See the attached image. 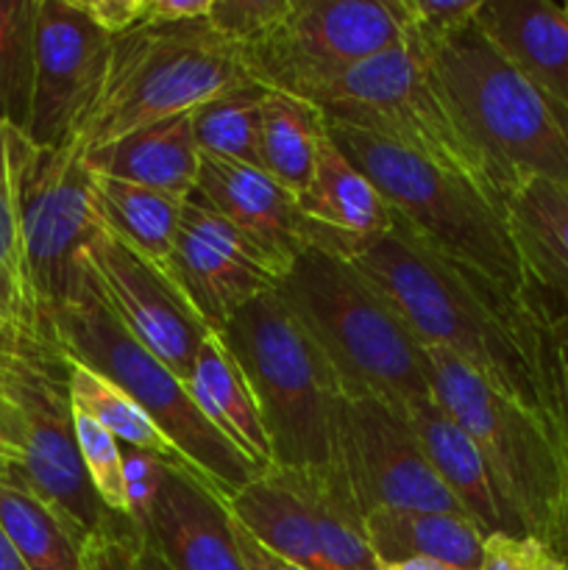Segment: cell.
<instances>
[{"label":"cell","mask_w":568,"mask_h":570,"mask_svg":"<svg viewBox=\"0 0 568 570\" xmlns=\"http://www.w3.org/2000/svg\"><path fill=\"white\" fill-rule=\"evenodd\" d=\"M217 337L254 393L273 468L315 471L337 465L345 393L276 287L245 304Z\"/></svg>","instance_id":"cell-6"},{"label":"cell","mask_w":568,"mask_h":570,"mask_svg":"<svg viewBox=\"0 0 568 570\" xmlns=\"http://www.w3.org/2000/svg\"><path fill=\"white\" fill-rule=\"evenodd\" d=\"M0 570H28L22 566L20 557H17L14 546H11L9 538H6L3 527H0Z\"/></svg>","instance_id":"cell-46"},{"label":"cell","mask_w":568,"mask_h":570,"mask_svg":"<svg viewBox=\"0 0 568 570\" xmlns=\"http://www.w3.org/2000/svg\"><path fill=\"white\" fill-rule=\"evenodd\" d=\"M84 165L95 176L120 178L139 187L189 198L198 181L200 148L195 142L193 111L154 126L137 128L120 139L84 154Z\"/></svg>","instance_id":"cell-22"},{"label":"cell","mask_w":568,"mask_h":570,"mask_svg":"<svg viewBox=\"0 0 568 570\" xmlns=\"http://www.w3.org/2000/svg\"><path fill=\"white\" fill-rule=\"evenodd\" d=\"M349 399H371L399 415L432 399L427 351L379 289L334 248H310L276 282Z\"/></svg>","instance_id":"cell-2"},{"label":"cell","mask_w":568,"mask_h":570,"mask_svg":"<svg viewBox=\"0 0 568 570\" xmlns=\"http://www.w3.org/2000/svg\"><path fill=\"white\" fill-rule=\"evenodd\" d=\"M137 523L173 570H248L226 499L178 462H167L159 490Z\"/></svg>","instance_id":"cell-18"},{"label":"cell","mask_w":568,"mask_h":570,"mask_svg":"<svg viewBox=\"0 0 568 570\" xmlns=\"http://www.w3.org/2000/svg\"><path fill=\"white\" fill-rule=\"evenodd\" d=\"M337 465L362 512H449L466 515L418 445L404 415L371 399L345 395Z\"/></svg>","instance_id":"cell-13"},{"label":"cell","mask_w":568,"mask_h":570,"mask_svg":"<svg viewBox=\"0 0 568 570\" xmlns=\"http://www.w3.org/2000/svg\"><path fill=\"white\" fill-rule=\"evenodd\" d=\"M3 134H6V126H0V148H3Z\"/></svg>","instance_id":"cell-48"},{"label":"cell","mask_w":568,"mask_h":570,"mask_svg":"<svg viewBox=\"0 0 568 570\" xmlns=\"http://www.w3.org/2000/svg\"><path fill=\"white\" fill-rule=\"evenodd\" d=\"M343 254L423 348L457 356L543 417L538 340L543 306L445 259L401 223L373 237L337 234Z\"/></svg>","instance_id":"cell-1"},{"label":"cell","mask_w":568,"mask_h":570,"mask_svg":"<svg viewBox=\"0 0 568 570\" xmlns=\"http://www.w3.org/2000/svg\"><path fill=\"white\" fill-rule=\"evenodd\" d=\"M382 570H462L449 566V562L432 560V557H407V560L382 562Z\"/></svg>","instance_id":"cell-44"},{"label":"cell","mask_w":568,"mask_h":570,"mask_svg":"<svg viewBox=\"0 0 568 570\" xmlns=\"http://www.w3.org/2000/svg\"><path fill=\"white\" fill-rule=\"evenodd\" d=\"M234 521L282 560L304 570H329L317 549L304 495L284 468H267L226 501Z\"/></svg>","instance_id":"cell-24"},{"label":"cell","mask_w":568,"mask_h":570,"mask_svg":"<svg viewBox=\"0 0 568 570\" xmlns=\"http://www.w3.org/2000/svg\"><path fill=\"white\" fill-rule=\"evenodd\" d=\"M50 332L67 360L100 373L137 401L176 445L189 471L204 479L217 495L228 501L251 479L259 476V468L200 415L187 384L115 321L95 293L87 265L76 293L50 317Z\"/></svg>","instance_id":"cell-7"},{"label":"cell","mask_w":568,"mask_h":570,"mask_svg":"<svg viewBox=\"0 0 568 570\" xmlns=\"http://www.w3.org/2000/svg\"><path fill=\"white\" fill-rule=\"evenodd\" d=\"M267 87L237 83L193 111L195 142L200 154L259 167V120Z\"/></svg>","instance_id":"cell-33"},{"label":"cell","mask_w":568,"mask_h":570,"mask_svg":"<svg viewBox=\"0 0 568 570\" xmlns=\"http://www.w3.org/2000/svg\"><path fill=\"white\" fill-rule=\"evenodd\" d=\"M39 0H0V126L26 134Z\"/></svg>","instance_id":"cell-34"},{"label":"cell","mask_w":568,"mask_h":570,"mask_svg":"<svg viewBox=\"0 0 568 570\" xmlns=\"http://www.w3.org/2000/svg\"><path fill=\"white\" fill-rule=\"evenodd\" d=\"M473 22L493 48L568 106V11L551 0H482Z\"/></svg>","instance_id":"cell-21"},{"label":"cell","mask_w":568,"mask_h":570,"mask_svg":"<svg viewBox=\"0 0 568 570\" xmlns=\"http://www.w3.org/2000/svg\"><path fill=\"white\" fill-rule=\"evenodd\" d=\"M6 159L28 273L45 321L50 323L53 312L81 284L84 256L104 228L95 200V176L76 145L37 148L14 128H6Z\"/></svg>","instance_id":"cell-11"},{"label":"cell","mask_w":568,"mask_h":570,"mask_svg":"<svg viewBox=\"0 0 568 570\" xmlns=\"http://www.w3.org/2000/svg\"><path fill=\"white\" fill-rule=\"evenodd\" d=\"M501 200L532 298L543 309H568V184L532 178Z\"/></svg>","instance_id":"cell-20"},{"label":"cell","mask_w":568,"mask_h":570,"mask_svg":"<svg viewBox=\"0 0 568 570\" xmlns=\"http://www.w3.org/2000/svg\"><path fill=\"white\" fill-rule=\"evenodd\" d=\"M193 200L232 223L265 259L273 278H284L293 262L310 248H334L337 232L317 226L293 193L259 167L200 154Z\"/></svg>","instance_id":"cell-17"},{"label":"cell","mask_w":568,"mask_h":570,"mask_svg":"<svg viewBox=\"0 0 568 570\" xmlns=\"http://www.w3.org/2000/svg\"><path fill=\"white\" fill-rule=\"evenodd\" d=\"M245 81L254 78L239 48L212 31L206 20L139 26L111 39L104 89L67 145L87 154L137 128L195 111Z\"/></svg>","instance_id":"cell-8"},{"label":"cell","mask_w":568,"mask_h":570,"mask_svg":"<svg viewBox=\"0 0 568 570\" xmlns=\"http://www.w3.org/2000/svg\"><path fill=\"white\" fill-rule=\"evenodd\" d=\"M290 6L293 0H212L206 22L226 42L245 48L267 37L290 14Z\"/></svg>","instance_id":"cell-38"},{"label":"cell","mask_w":568,"mask_h":570,"mask_svg":"<svg viewBox=\"0 0 568 570\" xmlns=\"http://www.w3.org/2000/svg\"><path fill=\"white\" fill-rule=\"evenodd\" d=\"M477 570H568L562 557L532 534H484Z\"/></svg>","instance_id":"cell-39"},{"label":"cell","mask_w":568,"mask_h":570,"mask_svg":"<svg viewBox=\"0 0 568 570\" xmlns=\"http://www.w3.org/2000/svg\"><path fill=\"white\" fill-rule=\"evenodd\" d=\"M407 17V42L432 59L434 50L471 26L482 0H401Z\"/></svg>","instance_id":"cell-37"},{"label":"cell","mask_w":568,"mask_h":570,"mask_svg":"<svg viewBox=\"0 0 568 570\" xmlns=\"http://www.w3.org/2000/svg\"><path fill=\"white\" fill-rule=\"evenodd\" d=\"M404 42L401 0H293L290 14L239 53L256 83L310 98L351 67Z\"/></svg>","instance_id":"cell-12"},{"label":"cell","mask_w":568,"mask_h":570,"mask_svg":"<svg viewBox=\"0 0 568 570\" xmlns=\"http://www.w3.org/2000/svg\"><path fill=\"white\" fill-rule=\"evenodd\" d=\"M407 423L415 432L418 445L429 460L440 482L460 501L466 515L482 529L507 534H527L521 521L512 515L499 484L490 476L484 456L479 454L471 434L443 410L434 399L421 401L407 412Z\"/></svg>","instance_id":"cell-19"},{"label":"cell","mask_w":568,"mask_h":570,"mask_svg":"<svg viewBox=\"0 0 568 570\" xmlns=\"http://www.w3.org/2000/svg\"><path fill=\"white\" fill-rule=\"evenodd\" d=\"M70 399L72 410L84 412L109 434H115L117 443H126L128 449L148 451V454L161 456L167 462H178V465L189 468L176 451V445L161 434V429L150 421L148 412L128 399L117 384L100 373L89 371V367L70 362ZM204 482V479H200Z\"/></svg>","instance_id":"cell-32"},{"label":"cell","mask_w":568,"mask_h":570,"mask_svg":"<svg viewBox=\"0 0 568 570\" xmlns=\"http://www.w3.org/2000/svg\"><path fill=\"white\" fill-rule=\"evenodd\" d=\"M139 570H173L165 562V557H161L148 540H145V534H143V546H139Z\"/></svg>","instance_id":"cell-45"},{"label":"cell","mask_w":568,"mask_h":570,"mask_svg":"<svg viewBox=\"0 0 568 570\" xmlns=\"http://www.w3.org/2000/svg\"><path fill=\"white\" fill-rule=\"evenodd\" d=\"M298 204L312 223L345 237H373L390 232L395 223L376 184L337 148L329 128L317 145L312 181Z\"/></svg>","instance_id":"cell-25"},{"label":"cell","mask_w":568,"mask_h":570,"mask_svg":"<svg viewBox=\"0 0 568 570\" xmlns=\"http://www.w3.org/2000/svg\"><path fill=\"white\" fill-rule=\"evenodd\" d=\"M0 527L28 570H81L84 543L37 493L0 476Z\"/></svg>","instance_id":"cell-30"},{"label":"cell","mask_w":568,"mask_h":570,"mask_svg":"<svg viewBox=\"0 0 568 570\" xmlns=\"http://www.w3.org/2000/svg\"><path fill=\"white\" fill-rule=\"evenodd\" d=\"M84 265L115 321L187 384L200 343L212 332L170 276L106 226L87 248Z\"/></svg>","instance_id":"cell-15"},{"label":"cell","mask_w":568,"mask_h":570,"mask_svg":"<svg viewBox=\"0 0 568 570\" xmlns=\"http://www.w3.org/2000/svg\"><path fill=\"white\" fill-rule=\"evenodd\" d=\"M0 476L53 507L81 543L115 518L84 471L70 360L48 334L0 332Z\"/></svg>","instance_id":"cell-4"},{"label":"cell","mask_w":568,"mask_h":570,"mask_svg":"<svg viewBox=\"0 0 568 570\" xmlns=\"http://www.w3.org/2000/svg\"><path fill=\"white\" fill-rule=\"evenodd\" d=\"M315 523L317 549L329 570H382L368 540L365 512L343 468L287 471Z\"/></svg>","instance_id":"cell-26"},{"label":"cell","mask_w":568,"mask_h":570,"mask_svg":"<svg viewBox=\"0 0 568 570\" xmlns=\"http://www.w3.org/2000/svg\"><path fill=\"white\" fill-rule=\"evenodd\" d=\"M232 527H234V538H237V549L239 554H243V562L248 570H304L293 566V562L282 560V557H276L273 551H267L262 543H256V540L251 538V534L245 532L234 518H232Z\"/></svg>","instance_id":"cell-43"},{"label":"cell","mask_w":568,"mask_h":570,"mask_svg":"<svg viewBox=\"0 0 568 570\" xmlns=\"http://www.w3.org/2000/svg\"><path fill=\"white\" fill-rule=\"evenodd\" d=\"M212 11V0H145L143 26H178L204 22Z\"/></svg>","instance_id":"cell-42"},{"label":"cell","mask_w":568,"mask_h":570,"mask_svg":"<svg viewBox=\"0 0 568 570\" xmlns=\"http://www.w3.org/2000/svg\"><path fill=\"white\" fill-rule=\"evenodd\" d=\"M95 200L104 226L165 271L187 198L120 178L95 176Z\"/></svg>","instance_id":"cell-29"},{"label":"cell","mask_w":568,"mask_h":570,"mask_svg":"<svg viewBox=\"0 0 568 570\" xmlns=\"http://www.w3.org/2000/svg\"><path fill=\"white\" fill-rule=\"evenodd\" d=\"M562 9H566V11H568V3H562Z\"/></svg>","instance_id":"cell-49"},{"label":"cell","mask_w":568,"mask_h":570,"mask_svg":"<svg viewBox=\"0 0 568 570\" xmlns=\"http://www.w3.org/2000/svg\"><path fill=\"white\" fill-rule=\"evenodd\" d=\"M0 332L53 337L50 323L45 321L42 306H39L31 273H28L14 184H11L9 159H6V134L3 148H0Z\"/></svg>","instance_id":"cell-31"},{"label":"cell","mask_w":568,"mask_h":570,"mask_svg":"<svg viewBox=\"0 0 568 570\" xmlns=\"http://www.w3.org/2000/svg\"><path fill=\"white\" fill-rule=\"evenodd\" d=\"M78 6L111 39L134 31L145 20V0H78Z\"/></svg>","instance_id":"cell-41"},{"label":"cell","mask_w":568,"mask_h":570,"mask_svg":"<svg viewBox=\"0 0 568 570\" xmlns=\"http://www.w3.org/2000/svg\"><path fill=\"white\" fill-rule=\"evenodd\" d=\"M187 390L193 395L200 415L234 445L243 456H248L259 471L273 468L271 440L262 423L259 406L245 382L243 371L217 334L200 343L195 356L193 373L187 379Z\"/></svg>","instance_id":"cell-23"},{"label":"cell","mask_w":568,"mask_h":570,"mask_svg":"<svg viewBox=\"0 0 568 570\" xmlns=\"http://www.w3.org/2000/svg\"><path fill=\"white\" fill-rule=\"evenodd\" d=\"M109 61L111 37L84 14L78 0H39L28 142H72L104 89Z\"/></svg>","instance_id":"cell-14"},{"label":"cell","mask_w":568,"mask_h":570,"mask_svg":"<svg viewBox=\"0 0 568 570\" xmlns=\"http://www.w3.org/2000/svg\"><path fill=\"white\" fill-rule=\"evenodd\" d=\"M557 554L562 557V562L568 566V518H566V529H562V540H560V551Z\"/></svg>","instance_id":"cell-47"},{"label":"cell","mask_w":568,"mask_h":570,"mask_svg":"<svg viewBox=\"0 0 568 570\" xmlns=\"http://www.w3.org/2000/svg\"><path fill=\"white\" fill-rule=\"evenodd\" d=\"M365 523L379 566L407 557H432L462 570H477L482 562L484 532L471 518L449 512H371Z\"/></svg>","instance_id":"cell-27"},{"label":"cell","mask_w":568,"mask_h":570,"mask_svg":"<svg viewBox=\"0 0 568 570\" xmlns=\"http://www.w3.org/2000/svg\"><path fill=\"white\" fill-rule=\"evenodd\" d=\"M306 100L323 111L326 122L388 139L499 195L451 117L432 61L412 42L351 67Z\"/></svg>","instance_id":"cell-10"},{"label":"cell","mask_w":568,"mask_h":570,"mask_svg":"<svg viewBox=\"0 0 568 570\" xmlns=\"http://www.w3.org/2000/svg\"><path fill=\"white\" fill-rule=\"evenodd\" d=\"M429 61L457 128L501 198L532 178L568 184V106L512 67L477 22L445 39Z\"/></svg>","instance_id":"cell-3"},{"label":"cell","mask_w":568,"mask_h":570,"mask_svg":"<svg viewBox=\"0 0 568 570\" xmlns=\"http://www.w3.org/2000/svg\"><path fill=\"white\" fill-rule=\"evenodd\" d=\"M143 529L131 518L115 515L100 532L87 538L81 570H139Z\"/></svg>","instance_id":"cell-40"},{"label":"cell","mask_w":568,"mask_h":570,"mask_svg":"<svg viewBox=\"0 0 568 570\" xmlns=\"http://www.w3.org/2000/svg\"><path fill=\"white\" fill-rule=\"evenodd\" d=\"M538 376L543 421L568 468V309H543Z\"/></svg>","instance_id":"cell-35"},{"label":"cell","mask_w":568,"mask_h":570,"mask_svg":"<svg viewBox=\"0 0 568 570\" xmlns=\"http://www.w3.org/2000/svg\"><path fill=\"white\" fill-rule=\"evenodd\" d=\"M326 128V117L315 104L298 95L267 89L256 148L259 170L301 198L315 173L317 145Z\"/></svg>","instance_id":"cell-28"},{"label":"cell","mask_w":568,"mask_h":570,"mask_svg":"<svg viewBox=\"0 0 568 570\" xmlns=\"http://www.w3.org/2000/svg\"><path fill=\"white\" fill-rule=\"evenodd\" d=\"M72 421H76L78 454H81L84 471H87L95 495L104 501L111 515H123L134 521L120 443L115 440V434L106 432L98 421H92L84 412L72 410Z\"/></svg>","instance_id":"cell-36"},{"label":"cell","mask_w":568,"mask_h":570,"mask_svg":"<svg viewBox=\"0 0 568 570\" xmlns=\"http://www.w3.org/2000/svg\"><path fill=\"white\" fill-rule=\"evenodd\" d=\"M326 126L337 148L376 184L395 223L445 259L490 278L518 298H532L499 195L388 139L337 122Z\"/></svg>","instance_id":"cell-5"},{"label":"cell","mask_w":568,"mask_h":570,"mask_svg":"<svg viewBox=\"0 0 568 570\" xmlns=\"http://www.w3.org/2000/svg\"><path fill=\"white\" fill-rule=\"evenodd\" d=\"M165 273L212 334L276 287L259 250L217 212L187 198Z\"/></svg>","instance_id":"cell-16"},{"label":"cell","mask_w":568,"mask_h":570,"mask_svg":"<svg viewBox=\"0 0 568 570\" xmlns=\"http://www.w3.org/2000/svg\"><path fill=\"white\" fill-rule=\"evenodd\" d=\"M423 351L432 399L471 434L523 532L560 551L568 518V468L543 417L457 356Z\"/></svg>","instance_id":"cell-9"}]
</instances>
